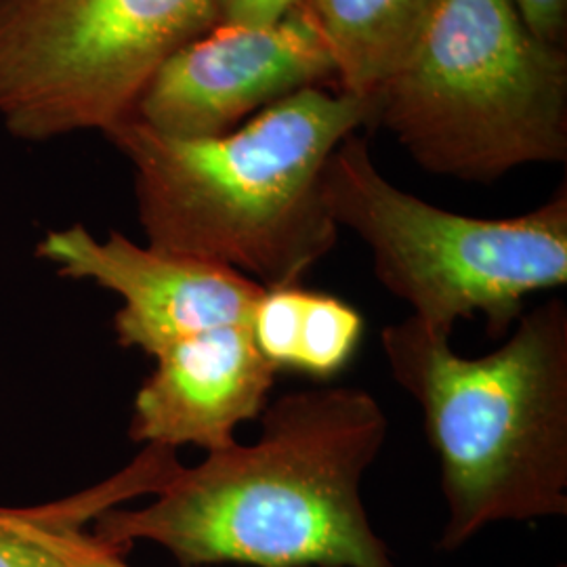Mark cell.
Here are the masks:
<instances>
[{
  "instance_id": "1",
  "label": "cell",
  "mask_w": 567,
  "mask_h": 567,
  "mask_svg": "<svg viewBox=\"0 0 567 567\" xmlns=\"http://www.w3.org/2000/svg\"><path fill=\"white\" fill-rule=\"evenodd\" d=\"M255 444L177 466L143 508H107L93 536L145 540L183 567H395L365 513L362 482L389 421L360 386L316 385L267 402Z\"/></svg>"
},
{
  "instance_id": "2",
  "label": "cell",
  "mask_w": 567,
  "mask_h": 567,
  "mask_svg": "<svg viewBox=\"0 0 567 567\" xmlns=\"http://www.w3.org/2000/svg\"><path fill=\"white\" fill-rule=\"evenodd\" d=\"M374 121V97L297 91L217 137L179 140L126 118L103 135L133 166L147 246L297 286L339 240L324 168Z\"/></svg>"
},
{
  "instance_id": "3",
  "label": "cell",
  "mask_w": 567,
  "mask_h": 567,
  "mask_svg": "<svg viewBox=\"0 0 567 567\" xmlns=\"http://www.w3.org/2000/svg\"><path fill=\"white\" fill-rule=\"evenodd\" d=\"M408 316L381 330L389 374L419 404L440 465L442 550L503 522L567 515V305L524 311L480 358Z\"/></svg>"
},
{
  "instance_id": "4",
  "label": "cell",
  "mask_w": 567,
  "mask_h": 567,
  "mask_svg": "<svg viewBox=\"0 0 567 567\" xmlns=\"http://www.w3.org/2000/svg\"><path fill=\"white\" fill-rule=\"evenodd\" d=\"M374 121L426 173L461 182L566 163V47L536 39L511 0H440L374 93Z\"/></svg>"
},
{
  "instance_id": "5",
  "label": "cell",
  "mask_w": 567,
  "mask_h": 567,
  "mask_svg": "<svg viewBox=\"0 0 567 567\" xmlns=\"http://www.w3.org/2000/svg\"><path fill=\"white\" fill-rule=\"evenodd\" d=\"M324 194L337 227L368 246L377 280L437 334L482 316L505 339L527 297L567 284L566 185L519 217H466L386 182L351 135L326 163Z\"/></svg>"
},
{
  "instance_id": "6",
  "label": "cell",
  "mask_w": 567,
  "mask_h": 567,
  "mask_svg": "<svg viewBox=\"0 0 567 567\" xmlns=\"http://www.w3.org/2000/svg\"><path fill=\"white\" fill-rule=\"evenodd\" d=\"M217 0H0V122L23 142L110 131Z\"/></svg>"
},
{
  "instance_id": "7",
  "label": "cell",
  "mask_w": 567,
  "mask_h": 567,
  "mask_svg": "<svg viewBox=\"0 0 567 567\" xmlns=\"http://www.w3.org/2000/svg\"><path fill=\"white\" fill-rule=\"evenodd\" d=\"M328 79L337 65L305 0L274 25H217L183 44L145 84L131 118L166 137H217Z\"/></svg>"
},
{
  "instance_id": "8",
  "label": "cell",
  "mask_w": 567,
  "mask_h": 567,
  "mask_svg": "<svg viewBox=\"0 0 567 567\" xmlns=\"http://www.w3.org/2000/svg\"><path fill=\"white\" fill-rule=\"evenodd\" d=\"M39 257L58 265L61 276L116 292L118 343L150 358L204 330L248 324L265 290L231 267L161 252L116 231L102 243L82 225L49 231Z\"/></svg>"
},
{
  "instance_id": "9",
  "label": "cell",
  "mask_w": 567,
  "mask_h": 567,
  "mask_svg": "<svg viewBox=\"0 0 567 567\" xmlns=\"http://www.w3.org/2000/svg\"><path fill=\"white\" fill-rule=\"evenodd\" d=\"M135 395L128 435L147 446L236 444V429L261 416L278 368L257 349L250 324H227L168 344Z\"/></svg>"
},
{
  "instance_id": "10",
  "label": "cell",
  "mask_w": 567,
  "mask_h": 567,
  "mask_svg": "<svg viewBox=\"0 0 567 567\" xmlns=\"http://www.w3.org/2000/svg\"><path fill=\"white\" fill-rule=\"evenodd\" d=\"M440 0H307L341 91L374 97L419 41Z\"/></svg>"
},
{
  "instance_id": "11",
  "label": "cell",
  "mask_w": 567,
  "mask_h": 567,
  "mask_svg": "<svg viewBox=\"0 0 567 567\" xmlns=\"http://www.w3.org/2000/svg\"><path fill=\"white\" fill-rule=\"evenodd\" d=\"M362 334L364 318L353 305L301 286L286 370L328 381L353 360Z\"/></svg>"
},
{
  "instance_id": "12",
  "label": "cell",
  "mask_w": 567,
  "mask_h": 567,
  "mask_svg": "<svg viewBox=\"0 0 567 567\" xmlns=\"http://www.w3.org/2000/svg\"><path fill=\"white\" fill-rule=\"evenodd\" d=\"M154 486V471L147 461L135 458L121 473L112 475L100 486L72 496V511L60 529V548L68 567H131L124 553L86 534L84 526L95 522L107 508L150 494Z\"/></svg>"
},
{
  "instance_id": "13",
  "label": "cell",
  "mask_w": 567,
  "mask_h": 567,
  "mask_svg": "<svg viewBox=\"0 0 567 567\" xmlns=\"http://www.w3.org/2000/svg\"><path fill=\"white\" fill-rule=\"evenodd\" d=\"M72 496L39 507H0V567H68L60 529Z\"/></svg>"
},
{
  "instance_id": "14",
  "label": "cell",
  "mask_w": 567,
  "mask_h": 567,
  "mask_svg": "<svg viewBox=\"0 0 567 567\" xmlns=\"http://www.w3.org/2000/svg\"><path fill=\"white\" fill-rule=\"evenodd\" d=\"M303 2L305 0H217V25L267 28L278 23Z\"/></svg>"
},
{
  "instance_id": "15",
  "label": "cell",
  "mask_w": 567,
  "mask_h": 567,
  "mask_svg": "<svg viewBox=\"0 0 567 567\" xmlns=\"http://www.w3.org/2000/svg\"><path fill=\"white\" fill-rule=\"evenodd\" d=\"M527 30L540 41L566 47L567 0H511Z\"/></svg>"
},
{
  "instance_id": "16",
  "label": "cell",
  "mask_w": 567,
  "mask_h": 567,
  "mask_svg": "<svg viewBox=\"0 0 567 567\" xmlns=\"http://www.w3.org/2000/svg\"><path fill=\"white\" fill-rule=\"evenodd\" d=\"M557 567H567L566 564H559Z\"/></svg>"
}]
</instances>
